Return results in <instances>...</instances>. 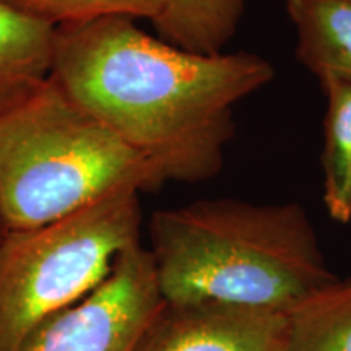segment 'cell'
Here are the masks:
<instances>
[{"instance_id": "1", "label": "cell", "mask_w": 351, "mask_h": 351, "mask_svg": "<svg viewBox=\"0 0 351 351\" xmlns=\"http://www.w3.org/2000/svg\"><path fill=\"white\" fill-rule=\"evenodd\" d=\"M51 75L165 184H197L225 168L236 108L275 67L252 52L186 51L137 20L106 16L57 26Z\"/></svg>"}, {"instance_id": "2", "label": "cell", "mask_w": 351, "mask_h": 351, "mask_svg": "<svg viewBox=\"0 0 351 351\" xmlns=\"http://www.w3.org/2000/svg\"><path fill=\"white\" fill-rule=\"evenodd\" d=\"M161 295L288 313L335 282L317 231L296 202L204 199L148 223Z\"/></svg>"}, {"instance_id": "8", "label": "cell", "mask_w": 351, "mask_h": 351, "mask_svg": "<svg viewBox=\"0 0 351 351\" xmlns=\"http://www.w3.org/2000/svg\"><path fill=\"white\" fill-rule=\"evenodd\" d=\"M296 57L319 82H351V0H285Z\"/></svg>"}, {"instance_id": "12", "label": "cell", "mask_w": 351, "mask_h": 351, "mask_svg": "<svg viewBox=\"0 0 351 351\" xmlns=\"http://www.w3.org/2000/svg\"><path fill=\"white\" fill-rule=\"evenodd\" d=\"M16 10L52 26L91 21L106 16H129L153 21L165 0H3Z\"/></svg>"}, {"instance_id": "5", "label": "cell", "mask_w": 351, "mask_h": 351, "mask_svg": "<svg viewBox=\"0 0 351 351\" xmlns=\"http://www.w3.org/2000/svg\"><path fill=\"white\" fill-rule=\"evenodd\" d=\"M165 304L142 243L127 249L93 291L34 328L16 351H135Z\"/></svg>"}, {"instance_id": "3", "label": "cell", "mask_w": 351, "mask_h": 351, "mask_svg": "<svg viewBox=\"0 0 351 351\" xmlns=\"http://www.w3.org/2000/svg\"><path fill=\"white\" fill-rule=\"evenodd\" d=\"M165 186L153 166L52 75L0 114V218L7 231L69 217L116 191Z\"/></svg>"}, {"instance_id": "13", "label": "cell", "mask_w": 351, "mask_h": 351, "mask_svg": "<svg viewBox=\"0 0 351 351\" xmlns=\"http://www.w3.org/2000/svg\"><path fill=\"white\" fill-rule=\"evenodd\" d=\"M3 232H5V228H3L2 218H0V241H2V236H3Z\"/></svg>"}, {"instance_id": "9", "label": "cell", "mask_w": 351, "mask_h": 351, "mask_svg": "<svg viewBox=\"0 0 351 351\" xmlns=\"http://www.w3.org/2000/svg\"><path fill=\"white\" fill-rule=\"evenodd\" d=\"M245 0H165L155 20L158 38L200 54H218L238 33Z\"/></svg>"}, {"instance_id": "6", "label": "cell", "mask_w": 351, "mask_h": 351, "mask_svg": "<svg viewBox=\"0 0 351 351\" xmlns=\"http://www.w3.org/2000/svg\"><path fill=\"white\" fill-rule=\"evenodd\" d=\"M135 351H289L288 313L217 301H165Z\"/></svg>"}, {"instance_id": "4", "label": "cell", "mask_w": 351, "mask_h": 351, "mask_svg": "<svg viewBox=\"0 0 351 351\" xmlns=\"http://www.w3.org/2000/svg\"><path fill=\"white\" fill-rule=\"evenodd\" d=\"M134 189L116 191L47 225L0 241V351H16L39 324L93 291L127 249L140 244Z\"/></svg>"}, {"instance_id": "7", "label": "cell", "mask_w": 351, "mask_h": 351, "mask_svg": "<svg viewBox=\"0 0 351 351\" xmlns=\"http://www.w3.org/2000/svg\"><path fill=\"white\" fill-rule=\"evenodd\" d=\"M54 44L56 26L0 0V114L51 77Z\"/></svg>"}, {"instance_id": "10", "label": "cell", "mask_w": 351, "mask_h": 351, "mask_svg": "<svg viewBox=\"0 0 351 351\" xmlns=\"http://www.w3.org/2000/svg\"><path fill=\"white\" fill-rule=\"evenodd\" d=\"M326 96L324 114L322 200L332 219L351 221V82L320 83Z\"/></svg>"}, {"instance_id": "11", "label": "cell", "mask_w": 351, "mask_h": 351, "mask_svg": "<svg viewBox=\"0 0 351 351\" xmlns=\"http://www.w3.org/2000/svg\"><path fill=\"white\" fill-rule=\"evenodd\" d=\"M289 351H351V275L288 311Z\"/></svg>"}]
</instances>
